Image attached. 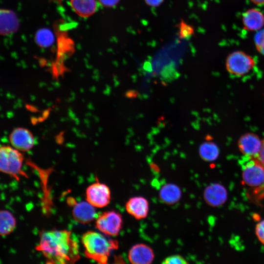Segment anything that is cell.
Instances as JSON below:
<instances>
[{
  "label": "cell",
  "mask_w": 264,
  "mask_h": 264,
  "mask_svg": "<svg viewBox=\"0 0 264 264\" xmlns=\"http://www.w3.org/2000/svg\"><path fill=\"white\" fill-rule=\"evenodd\" d=\"M36 249L42 253L49 264H73L80 257L77 238L66 230L42 232Z\"/></svg>",
  "instance_id": "cell-1"
},
{
  "label": "cell",
  "mask_w": 264,
  "mask_h": 264,
  "mask_svg": "<svg viewBox=\"0 0 264 264\" xmlns=\"http://www.w3.org/2000/svg\"><path fill=\"white\" fill-rule=\"evenodd\" d=\"M87 258L101 264L108 263L111 251L118 247V242L108 239L103 235L93 231H88L82 237Z\"/></svg>",
  "instance_id": "cell-2"
},
{
  "label": "cell",
  "mask_w": 264,
  "mask_h": 264,
  "mask_svg": "<svg viewBox=\"0 0 264 264\" xmlns=\"http://www.w3.org/2000/svg\"><path fill=\"white\" fill-rule=\"evenodd\" d=\"M23 160L22 152L11 146H0V172L17 179L20 176H26L22 170Z\"/></svg>",
  "instance_id": "cell-3"
},
{
  "label": "cell",
  "mask_w": 264,
  "mask_h": 264,
  "mask_svg": "<svg viewBox=\"0 0 264 264\" xmlns=\"http://www.w3.org/2000/svg\"><path fill=\"white\" fill-rule=\"evenodd\" d=\"M255 60L242 51H234L227 56L225 66L227 71L233 77H243L254 68Z\"/></svg>",
  "instance_id": "cell-4"
},
{
  "label": "cell",
  "mask_w": 264,
  "mask_h": 264,
  "mask_svg": "<svg viewBox=\"0 0 264 264\" xmlns=\"http://www.w3.org/2000/svg\"><path fill=\"white\" fill-rule=\"evenodd\" d=\"M240 164L242 179L246 185L256 187L264 182V168L256 158L243 155Z\"/></svg>",
  "instance_id": "cell-5"
},
{
  "label": "cell",
  "mask_w": 264,
  "mask_h": 264,
  "mask_svg": "<svg viewBox=\"0 0 264 264\" xmlns=\"http://www.w3.org/2000/svg\"><path fill=\"white\" fill-rule=\"evenodd\" d=\"M123 221L122 217L118 212L107 211L96 218V227L105 235L115 236L122 228Z\"/></svg>",
  "instance_id": "cell-6"
},
{
  "label": "cell",
  "mask_w": 264,
  "mask_h": 264,
  "mask_svg": "<svg viewBox=\"0 0 264 264\" xmlns=\"http://www.w3.org/2000/svg\"><path fill=\"white\" fill-rule=\"evenodd\" d=\"M86 200L97 208H103L109 204L110 200V191L104 183H94L86 190Z\"/></svg>",
  "instance_id": "cell-7"
},
{
  "label": "cell",
  "mask_w": 264,
  "mask_h": 264,
  "mask_svg": "<svg viewBox=\"0 0 264 264\" xmlns=\"http://www.w3.org/2000/svg\"><path fill=\"white\" fill-rule=\"evenodd\" d=\"M9 141L11 146L21 152L29 151L35 144L33 134L23 127L14 128L9 134Z\"/></svg>",
  "instance_id": "cell-8"
},
{
  "label": "cell",
  "mask_w": 264,
  "mask_h": 264,
  "mask_svg": "<svg viewBox=\"0 0 264 264\" xmlns=\"http://www.w3.org/2000/svg\"><path fill=\"white\" fill-rule=\"evenodd\" d=\"M238 146L243 155L256 158L261 149L262 140L255 133H246L240 137Z\"/></svg>",
  "instance_id": "cell-9"
},
{
  "label": "cell",
  "mask_w": 264,
  "mask_h": 264,
  "mask_svg": "<svg viewBox=\"0 0 264 264\" xmlns=\"http://www.w3.org/2000/svg\"><path fill=\"white\" fill-rule=\"evenodd\" d=\"M154 258L152 248L144 243H138L133 245L128 253V259L133 264H150Z\"/></svg>",
  "instance_id": "cell-10"
},
{
  "label": "cell",
  "mask_w": 264,
  "mask_h": 264,
  "mask_svg": "<svg viewBox=\"0 0 264 264\" xmlns=\"http://www.w3.org/2000/svg\"><path fill=\"white\" fill-rule=\"evenodd\" d=\"M205 201L210 206L218 207L227 200V193L225 188L219 183H213L207 186L203 192Z\"/></svg>",
  "instance_id": "cell-11"
},
{
  "label": "cell",
  "mask_w": 264,
  "mask_h": 264,
  "mask_svg": "<svg viewBox=\"0 0 264 264\" xmlns=\"http://www.w3.org/2000/svg\"><path fill=\"white\" fill-rule=\"evenodd\" d=\"M72 216L78 222L88 223L98 217L95 207L87 201L73 203Z\"/></svg>",
  "instance_id": "cell-12"
},
{
  "label": "cell",
  "mask_w": 264,
  "mask_h": 264,
  "mask_svg": "<svg viewBox=\"0 0 264 264\" xmlns=\"http://www.w3.org/2000/svg\"><path fill=\"white\" fill-rule=\"evenodd\" d=\"M125 208L127 212L136 220L146 218L149 210L148 200L140 196L130 198L126 202Z\"/></svg>",
  "instance_id": "cell-13"
},
{
  "label": "cell",
  "mask_w": 264,
  "mask_h": 264,
  "mask_svg": "<svg viewBox=\"0 0 264 264\" xmlns=\"http://www.w3.org/2000/svg\"><path fill=\"white\" fill-rule=\"evenodd\" d=\"M20 22L16 13L9 9L0 8V35H9L19 29Z\"/></svg>",
  "instance_id": "cell-14"
},
{
  "label": "cell",
  "mask_w": 264,
  "mask_h": 264,
  "mask_svg": "<svg viewBox=\"0 0 264 264\" xmlns=\"http://www.w3.org/2000/svg\"><path fill=\"white\" fill-rule=\"evenodd\" d=\"M242 23L244 28L250 31H259L264 25V15L259 10L251 8L242 15Z\"/></svg>",
  "instance_id": "cell-15"
},
{
  "label": "cell",
  "mask_w": 264,
  "mask_h": 264,
  "mask_svg": "<svg viewBox=\"0 0 264 264\" xmlns=\"http://www.w3.org/2000/svg\"><path fill=\"white\" fill-rule=\"evenodd\" d=\"M182 192L180 187L174 183H167L159 190V198L160 200L167 205H173L179 201Z\"/></svg>",
  "instance_id": "cell-16"
},
{
  "label": "cell",
  "mask_w": 264,
  "mask_h": 264,
  "mask_svg": "<svg viewBox=\"0 0 264 264\" xmlns=\"http://www.w3.org/2000/svg\"><path fill=\"white\" fill-rule=\"evenodd\" d=\"M75 12L82 17H88L95 13L97 8L96 0H70Z\"/></svg>",
  "instance_id": "cell-17"
},
{
  "label": "cell",
  "mask_w": 264,
  "mask_h": 264,
  "mask_svg": "<svg viewBox=\"0 0 264 264\" xmlns=\"http://www.w3.org/2000/svg\"><path fill=\"white\" fill-rule=\"evenodd\" d=\"M16 220L13 214L7 210H0V236H6L13 232Z\"/></svg>",
  "instance_id": "cell-18"
},
{
  "label": "cell",
  "mask_w": 264,
  "mask_h": 264,
  "mask_svg": "<svg viewBox=\"0 0 264 264\" xmlns=\"http://www.w3.org/2000/svg\"><path fill=\"white\" fill-rule=\"evenodd\" d=\"M219 152L217 145L212 142H204L199 148L200 156L203 160L207 162L215 160L219 155Z\"/></svg>",
  "instance_id": "cell-19"
},
{
  "label": "cell",
  "mask_w": 264,
  "mask_h": 264,
  "mask_svg": "<svg viewBox=\"0 0 264 264\" xmlns=\"http://www.w3.org/2000/svg\"><path fill=\"white\" fill-rule=\"evenodd\" d=\"M35 40L39 46L43 47H47L53 44L54 41V36L50 30L47 28H42L36 32Z\"/></svg>",
  "instance_id": "cell-20"
},
{
  "label": "cell",
  "mask_w": 264,
  "mask_h": 264,
  "mask_svg": "<svg viewBox=\"0 0 264 264\" xmlns=\"http://www.w3.org/2000/svg\"><path fill=\"white\" fill-rule=\"evenodd\" d=\"M178 37L181 39H189L194 33V27L181 19L177 26Z\"/></svg>",
  "instance_id": "cell-21"
},
{
  "label": "cell",
  "mask_w": 264,
  "mask_h": 264,
  "mask_svg": "<svg viewBox=\"0 0 264 264\" xmlns=\"http://www.w3.org/2000/svg\"><path fill=\"white\" fill-rule=\"evenodd\" d=\"M254 42L257 50L264 56V29L259 30L255 34Z\"/></svg>",
  "instance_id": "cell-22"
},
{
  "label": "cell",
  "mask_w": 264,
  "mask_h": 264,
  "mask_svg": "<svg viewBox=\"0 0 264 264\" xmlns=\"http://www.w3.org/2000/svg\"><path fill=\"white\" fill-rule=\"evenodd\" d=\"M164 264H186L188 263L181 256L179 255H173L166 257L162 262Z\"/></svg>",
  "instance_id": "cell-23"
},
{
  "label": "cell",
  "mask_w": 264,
  "mask_h": 264,
  "mask_svg": "<svg viewBox=\"0 0 264 264\" xmlns=\"http://www.w3.org/2000/svg\"><path fill=\"white\" fill-rule=\"evenodd\" d=\"M255 233L259 241L264 244V220L261 221L257 224L255 228Z\"/></svg>",
  "instance_id": "cell-24"
},
{
  "label": "cell",
  "mask_w": 264,
  "mask_h": 264,
  "mask_svg": "<svg viewBox=\"0 0 264 264\" xmlns=\"http://www.w3.org/2000/svg\"><path fill=\"white\" fill-rule=\"evenodd\" d=\"M99 2L102 5L106 7H113L116 5L119 0H98Z\"/></svg>",
  "instance_id": "cell-25"
},
{
  "label": "cell",
  "mask_w": 264,
  "mask_h": 264,
  "mask_svg": "<svg viewBox=\"0 0 264 264\" xmlns=\"http://www.w3.org/2000/svg\"><path fill=\"white\" fill-rule=\"evenodd\" d=\"M256 158L264 168V138L262 140V146L261 149Z\"/></svg>",
  "instance_id": "cell-26"
},
{
  "label": "cell",
  "mask_w": 264,
  "mask_h": 264,
  "mask_svg": "<svg viewBox=\"0 0 264 264\" xmlns=\"http://www.w3.org/2000/svg\"><path fill=\"white\" fill-rule=\"evenodd\" d=\"M146 3L149 6L157 7L159 6L164 0H145Z\"/></svg>",
  "instance_id": "cell-27"
},
{
  "label": "cell",
  "mask_w": 264,
  "mask_h": 264,
  "mask_svg": "<svg viewBox=\"0 0 264 264\" xmlns=\"http://www.w3.org/2000/svg\"><path fill=\"white\" fill-rule=\"evenodd\" d=\"M250 1L258 5H264V0H250Z\"/></svg>",
  "instance_id": "cell-28"
}]
</instances>
